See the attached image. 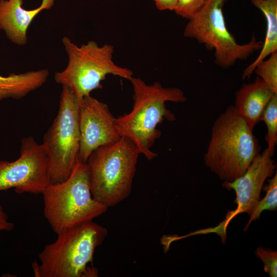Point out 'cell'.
I'll use <instances>...</instances> for the list:
<instances>
[{"label":"cell","instance_id":"19","mask_svg":"<svg viewBox=\"0 0 277 277\" xmlns=\"http://www.w3.org/2000/svg\"><path fill=\"white\" fill-rule=\"evenodd\" d=\"M208 0H177L176 14L186 19H190L204 6Z\"/></svg>","mask_w":277,"mask_h":277},{"label":"cell","instance_id":"7","mask_svg":"<svg viewBox=\"0 0 277 277\" xmlns=\"http://www.w3.org/2000/svg\"><path fill=\"white\" fill-rule=\"evenodd\" d=\"M228 0H208L201 9L186 25L183 35L214 51V62L227 69L239 60H246L261 49L263 42L253 35L245 44L237 43L228 29L223 7Z\"/></svg>","mask_w":277,"mask_h":277},{"label":"cell","instance_id":"3","mask_svg":"<svg viewBox=\"0 0 277 277\" xmlns=\"http://www.w3.org/2000/svg\"><path fill=\"white\" fill-rule=\"evenodd\" d=\"M260 151L253 130L231 105L212 126L204 161L221 180L231 182L245 173Z\"/></svg>","mask_w":277,"mask_h":277},{"label":"cell","instance_id":"15","mask_svg":"<svg viewBox=\"0 0 277 277\" xmlns=\"http://www.w3.org/2000/svg\"><path fill=\"white\" fill-rule=\"evenodd\" d=\"M49 75L47 69L31 71L8 76L0 75V101L11 98L19 100L42 86Z\"/></svg>","mask_w":277,"mask_h":277},{"label":"cell","instance_id":"14","mask_svg":"<svg viewBox=\"0 0 277 277\" xmlns=\"http://www.w3.org/2000/svg\"><path fill=\"white\" fill-rule=\"evenodd\" d=\"M250 1L263 14L266 28L260 52L255 60L243 71L242 75L243 80L249 78L258 63L277 51V0Z\"/></svg>","mask_w":277,"mask_h":277},{"label":"cell","instance_id":"22","mask_svg":"<svg viewBox=\"0 0 277 277\" xmlns=\"http://www.w3.org/2000/svg\"><path fill=\"white\" fill-rule=\"evenodd\" d=\"M157 9L161 11H174L177 0H153Z\"/></svg>","mask_w":277,"mask_h":277},{"label":"cell","instance_id":"21","mask_svg":"<svg viewBox=\"0 0 277 277\" xmlns=\"http://www.w3.org/2000/svg\"><path fill=\"white\" fill-rule=\"evenodd\" d=\"M14 228V225L9 220L7 214L0 205V231H10Z\"/></svg>","mask_w":277,"mask_h":277},{"label":"cell","instance_id":"12","mask_svg":"<svg viewBox=\"0 0 277 277\" xmlns=\"http://www.w3.org/2000/svg\"><path fill=\"white\" fill-rule=\"evenodd\" d=\"M55 0H42L37 8L28 10L23 7V0H0V29L12 43L27 44V31L34 18L42 11L52 8Z\"/></svg>","mask_w":277,"mask_h":277},{"label":"cell","instance_id":"5","mask_svg":"<svg viewBox=\"0 0 277 277\" xmlns=\"http://www.w3.org/2000/svg\"><path fill=\"white\" fill-rule=\"evenodd\" d=\"M140 154L135 144L124 136L94 150L86 162L93 198L108 208L126 199Z\"/></svg>","mask_w":277,"mask_h":277},{"label":"cell","instance_id":"6","mask_svg":"<svg viewBox=\"0 0 277 277\" xmlns=\"http://www.w3.org/2000/svg\"><path fill=\"white\" fill-rule=\"evenodd\" d=\"M68 56V63L62 71L56 72L54 80L71 90L78 102L90 95L96 89H102V82L108 74L129 80L131 70L116 65L113 61V47L106 44L100 46L90 41L78 46L68 37L62 39Z\"/></svg>","mask_w":277,"mask_h":277},{"label":"cell","instance_id":"18","mask_svg":"<svg viewBox=\"0 0 277 277\" xmlns=\"http://www.w3.org/2000/svg\"><path fill=\"white\" fill-rule=\"evenodd\" d=\"M254 72L277 94V51L258 63Z\"/></svg>","mask_w":277,"mask_h":277},{"label":"cell","instance_id":"4","mask_svg":"<svg viewBox=\"0 0 277 277\" xmlns=\"http://www.w3.org/2000/svg\"><path fill=\"white\" fill-rule=\"evenodd\" d=\"M42 194L44 216L56 234L93 221L108 208L92 196L87 165L78 160L67 179L49 183Z\"/></svg>","mask_w":277,"mask_h":277},{"label":"cell","instance_id":"8","mask_svg":"<svg viewBox=\"0 0 277 277\" xmlns=\"http://www.w3.org/2000/svg\"><path fill=\"white\" fill-rule=\"evenodd\" d=\"M42 145L47 157L49 183L64 181L78 160L80 147L78 102L66 86H63L57 115Z\"/></svg>","mask_w":277,"mask_h":277},{"label":"cell","instance_id":"17","mask_svg":"<svg viewBox=\"0 0 277 277\" xmlns=\"http://www.w3.org/2000/svg\"><path fill=\"white\" fill-rule=\"evenodd\" d=\"M262 190L266 191L264 197L259 200L255 208L249 215V220L246 224L244 230H247L250 224L254 220L259 219L264 210H275L277 207V173L270 179L268 180V184L264 185Z\"/></svg>","mask_w":277,"mask_h":277},{"label":"cell","instance_id":"11","mask_svg":"<svg viewBox=\"0 0 277 277\" xmlns=\"http://www.w3.org/2000/svg\"><path fill=\"white\" fill-rule=\"evenodd\" d=\"M272 156L266 149L259 153L253 160L245 173L233 181H225L224 188L233 189L236 193L235 203L237 207L234 210L229 211L225 220L214 229L217 232L221 230L225 232L226 227L236 215L242 213L250 215L260 200V194L264 183L267 178L275 172L276 165Z\"/></svg>","mask_w":277,"mask_h":277},{"label":"cell","instance_id":"10","mask_svg":"<svg viewBox=\"0 0 277 277\" xmlns=\"http://www.w3.org/2000/svg\"><path fill=\"white\" fill-rule=\"evenodd\" d=\"M115 118L107 104L90 95L78 102V160L86 163L94 150L113 143L121 137L116 128Z\"/></svg>","mask_w":277,"mask_h":277},{"label":"cell","instance_id":"2","mask_svg":"<svg viewBox=\"0 0 277 277\" xmlns=\"http://www.w3.org/2000/svg\"><path fill=\"white\" fill-rule=\"evenodd\" d=\"M107 230L88 221L65 230L55 241L46 245L32 263L36 277H95L93 265L96 248L104 241Z\"/></svg>","mask_w":277,"mask_h":277},{"label":"cell","instance_id":"13","mask_svg":"<svg viewBox=\"0 0 277 277\" xmlns=\"http://www.w3.org/2000/svg\"><path fill=\"white\" fill-rule=\"evenodd\" d=\"M274 94L276 93L258 76L252 82L244 84L236 92L233 106L252 130L260 122Z\"/></svg>","mask_w":277,"mask_h":277},{"label":"cell","instance_id":"20","mask_svg":"<svg viewBox=\"0 0 277 277\" xmlns=\"http://www.w3.org/2000/svg\"><path fill=\"white\" fill-rule=\"evenodd\" d=\"M255 254L264 263L265 272L270 277H276L277 251L259 247L256 249Z\"/></svg>","mask_w":277,"mask_h":277},{"label":"cell","instance_id":"9","mask_svg":"<svg viewBox=\"0 0 277 277\" xmlns=\"http://www.w3.org/2000/svg\"><path fill=\"white\" fill-rule=\"evenodd\" d=\"M49 184L46 152L32 136L22 138L16 160H0V191L14 188L17 193L42 194Z\"/></svg>","mask_w":277,"mask_h":277},{"label":"cell","instance_id":"1","mask_svg":"<svg viewBox=\"0 0 277 277\" xmlns=\"http://www.w3.org/2000/svg\"><path fill=\"white\" fill-rule=\"evenodd\" d=\"M130 81L134 93L133 108L129 113L115 118L116 128L121 137L131 140L140 153L150 161L157 156L150 149L161 135L157 126L165 119H176L167 108L166 102L184 103L187 98L181 89L165 87L158 82L148 85L133 76Z\"/></svg>","mask_w":277,"mask_h":277},{"label":"cell","instance_id":"16","mask_svg":"<svg viewBox=\"0 0 277 277\" xmlns=\"http://www.w3.org/2000/svg\"><path fill=\"white\" fill-rule=\"evenodd\" d=\"M267 128L266 149L273 156L277 143V94H274L265 108L260 118Z\"/></svg>","mask_w":277,"mask_h":277}]
</instances>
